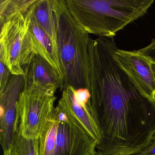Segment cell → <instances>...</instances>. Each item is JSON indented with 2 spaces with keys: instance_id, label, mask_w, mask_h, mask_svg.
Segmentation results:
<instances>
[{
  "instance_id": "cell-1",
  "label": "cell",
  "mask_w": 155,
  "mask_h": 155,
  "mask_svg": "<svg viewBox=\"0 0 155 155\" xmlns=\"http://www.w3.org/2000/svg\"><path fill=\"white\" fill-rule=\"evenodd\" d=\"M114 37L90 38V104L100 134L98 151L135 155L155 134V99L145 93L120 67Z\"/></svg>"
},
{
  "instance_id": "cell-2",
  "label": "cell",
  "mask_w": 155,
  "mask_h": 155,
  "mask_svg": "<svg viewBox=\"0 0 155 155\" xmlns=\"http://www.w3.org/2000/svg\"><path fill=\"white\" fill-rule=\"evenodd\" d=\"M70 13L88 34L112 38L144 16L154 0H66Z\"/></svg>"
},
{
  "instance_id": "cell-3",
  "label": "cell",
  "mask_w": 155,
  "mask_h": 155,
  "mask_svg": "<svg viewBox=\"0 0 155 155\" xmlns=\"http://www.w3.org/2000/svg\"><path fill=\"white\" fill-rule=\"evenodd\" d=\"M89 35L71 16L65 0H61L58 21V46L63 77L61 92L71 87L89 88Z\"/></svg>"
},
{
  "instance_id": "cell-4",
  "label": "cell",
  "mask_w": 155,
  "mask_h": 155,
  "mask_svg": "<svg viewBox=\"0 0 155 155\" xmlns=\"http://www.w3.org/2000/svg\"><path fill=\"white\" fill-rule=\"evenodd\" d=\"M38 140V155H93L97 142L57 105Z\"/></svg>"
},
{
  "instance_id": "cell-5",
  "label": "cell",
  "mask_w": 155,
  "mask_h": 155,
  "mask_svg": "<svg viewBox=\"0 0 155 155\" xmlns=\"http://www.w3.org/2000/svg\"><path fill=\"white\" fill-rule=\"evenodd\" d=\"M32 6L26 14L1 26L0 61L12 75L24 76L23 68L38 55L30 28Z\"/></svg>"
},
{
  "instance_id": "cell-6",
  "label": "cell",
  "mask_w": 155,
  "mask_h": 155,
  "mask_svg": "<svg viewBox=\"0 0 155 155\" xmlns=\"http://www.w3.org/2000/svg\"><path fill=\"white\" fill-rule=\"evenodd\" d=\"M56 91L37 87L23 88L16 105L15 134L38 138L55 108Z\"/></svg>"
},
{
  "instance_id": "cell-7",
  "label": "cell",
  "mask_w": 155,
  "mask_h": 155,
  "mask_svg": "<svg viewBox=\"0 0 155 155\" xmlns=\"http://www.w3.org/2000/svg\"><path fill=\"white\" fill-rule=\"evenodd\" d=\"M24 86V76L12 74L8 85L0 92V140L3 152L12 149L15 135L16 105Z\"/></svg>"
},
{
  "instance_id": "cell-8",
  "label": "cell",
  "mask_w": 155,
  "mask_h": 155,
  "mask_svg": "<svg viewBox=\"0 0 155 155\" xmlns=\"http://www.w3.org/2000/svg\"><path fill=\"white\" fill-rule=\"evenodd\" d=\"M115 56L120 67L148 96L155 99V78L152 62L138 50L117 48Z\"/></svg>"
},
{
  "instance_id": "cell-9",
  "label": "cell",
  "mask_w": 155,
  "mask_h": 155,
  "mask_svg": "<svg viewBox=\"0 0 155 155\" xmlns=\"http://www.w3.org/2000/svg\"><path fill=\"white\" fill-rule=\"evenodd\" d=\"M75 90L69 87L63 91L58 106L98 143L100 139L99 131L92 112L90 100L87 103L78 102L74 97Z\"/></svg>"
},
{
  "instance_id": "cell-10",
  "label": "cell",
  "mask_w": 155,
  "mask_h": 155,
  "mask_svg": "<svg viewBox=\"0 0 155 155\" xmlns=\"http://www.w3.org/2000/svg\"><path fill=\"white\" fill-rule=\"evenodd\" d=\"M23 69L25 73L23 88L37 87L57 90L60 88L61 78L59 74L38 54Z\"/></svg>"
},
{
  "instance_id": "cell-11",
  "label": "cell",
  "mask_w": 155,
  "mask_h": 155,
  "mask_svg": "<svg viewBox=\"0 0 155 155\" xmlns=\"http://www.w3.org/2000/svg\"><path fill=\"white\" fill-rule=\"evenodd\" d=\"M61 0H37L33 5V15L40 27L49 37L56 51L58 46V21Z\"/></svg>"
},
{
  "instance_id": "cell-12",
  "label": "cell",
  "mask_w": 155,
  "mask_h": 155,
  "mask_svg": "<svg viewBox=\"0 0 155 155\" xmlns=\"http://www.w3.org/2000/svg\"><path fill=\"white\" fill-rule=\"evenodd\" d=\"M30 28L34 38L38 54L46 60L58 71L62 80L63 71L59 53L56 51L49 37L44 32L36 21L33 15V5L32 6Z\"/></svg>"
},
{
  "instance_id": "cell-13",
  "label": "cell",
  "mask_w": 155,
  "mask_h": 155,
  "mask_svg": "<svg viewBox=\"0 0 155 155\" xmlns=\"http://www.w3.org/2000/svg\"><path fill=\"white\" fill-rule=\"evenodd\" d=\"M37 0H0L1 26L26 14Z\"/></svg>"
},
{
  "instance_id": "cell-14",
  "label": "cell",
  "mask_w": 155,
  "mask_h": 155,
  "mask_svg": "<svg viewBox=\"0 0 155 155\" xmlns=\"http://www.w3.org/2000/svg\"><path fill=\"white\" fill-rule=\"evenodd\" d=\"M38 139H28L16 133L12 149L16 155H38Z\"/></svg>"
},
{
  "instance_id": "cell-15",
  "label": "cell",
  "mask_w": 155,
  "mask_h": 155,
  "mask_svg": "<svg viewBox=\"0 0 155 155\" xmlns=\"http://www.w3.org/2000/svg\"><path fill=\"white\" fill-rule=\"evenodd\" d=\"M11 75L8 68L0 61V92H2L8 85Z\"/></svg>"
},
{
  "instance_id": "cell-16",
  "label": "cell",
  "mask_w": 155,
  "mask_h": 155,
  "mask_svg": "<svg viewBox=\"0 0 155 155\" xmlns=\"http://www.w3.org/2000/svg\"><path fill=\"white\" fill-rule=\"evenodd\" d=\"M138 51L155 64V39L152 40L148 46L138 50Z\"/></svg>"
},
{
  "instance_id": "cell-17",
  "label": "cell",
  "mask_w": 155,
  "mask_h": 155,
  "mask_svg": "<svg viewBox=\"0 0 155 155\" xmlns=\"http://www.w3.org/2000/svg\"><path fill=\"white\" fill-rule=\"evenodd\" d=\"M135 155H155V134L152 137L150 144L141 152Z\"/></svg>"
},
{
  "instance_id": "cell-18",
  "label": "cell",
  "mask_w": 155,
  "mask_h": 155,
  "mask_svg": "<svg viewBox=\"0 0 155 155\" xmlns=\"http://www.w3.org/2000/svg\"><path fill=\"white\" fill-rule=\"evenodd\" d=\"M16 155L15 153H14L13 150H12V149L10 150H8V151H5L4 152V155Z\"/></svg>"
},
{
  "instance_id": "cell-19",
  "label": "cell",
  "mask_w": 155,
  "mask_h": 155,
  "mask_svg": "<svg viewBox=\"0 0 155 155\" xmlns=\"http://www.w3.org/2000/svg\"><path fill=\"white\" fill-rule=\"evenodd\" d=\"M93 155H105L104 154L102 153V152H100V151H96Z\"/></svg>"
},
{
  "instance_id": "cell-20",
  "label": "cell",
  "mask_w": 155,
  "mask_h": 155,
  "mask_svg": "<svg viewBox=\"0 0 155 155\" xmlns=\"http://www.w3.org/2000/svg\"><path fill=\"white\" fill-rule=\"evenodd\" d=\"M152 69L155 78V64H154V63L152 64Z\"/></svg>"
},
{
  "instance_id": "cell-21",
  "label": "cell",
  "mask_w": 155,
  "mask_h": 155,
  "mask_svg": "<svg viewBox=\"0 0 155 155\" xmlns=\"http://www.w3.org/2000/svg\"></svg>"
}]
</instances>
